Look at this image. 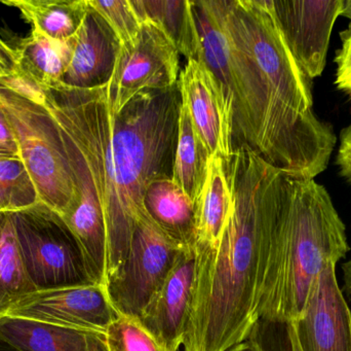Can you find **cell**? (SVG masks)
Returning a JSON list of instances; mask_svg holds the SVG:
<instances>
[{
	"mask_svg": "<svg viewBox=\"0 0 351 351\" xmlns=\"http://www.w3.org/2000/svg\"><path fill=\"white\" fill-rule=\"evenodd\" d=\"M181 104L178 84L139 93L117 115L109 82L45 89L75 185V205L62 220L86 257L107 249L106 284L125 263L148 187L173 177Z\"/></svg>",
	"mask_w": 351,
	"mask_h": 351,
	"instance_id": "obj_1",
	"label": "cell"
},
{
	"mask_svg": "<svg viewBox=\"0 0 351 351\" xmlns=\"http://www.w3.org/2000/svg\"><path fill=\"white\" fill-rule=\"evenodd\" d=\"M229 164L235 210L216 249L196 255L184 351H225L257 321L278 218L282 172L245 146Z\"/></svg>",
	"mask_w": 351,
	"mask_h": 351,
	"instance_id": "obj_2",
	"label": "cell"
},
{
	"mask_svg": "<svg viewBox=\"0 0 351 351\" xmlns=\"http://www.w3.org/2000/svg\"><path fill=\"white\" fill-rule=\"evenodd\" d=\"M257 65L265 99L261 158L286 174L315 179L335 148L333 128L313 109V80L293 57L271 0H221Z\"/></svg>",
	"mask_w": 351,
	"mask_h": 351,
	"instance_id": "obj_3",
	"label": "cell"
},
{
	"mask_svg": "<svg viewBox=\"0 0 351 351\" xmlns=\"http://www.w3.org/2000/svg\"><path fill=\"white\" fill-rule=\"evenodd\" d=\"M348 251L346 225L325 187L282 172L257 321L300 319L325 266L337 264Z\"/></svg>",
	"mask_w": 351,
	"mask_h": 351,
	"instance_id": "obj_4",
	"label": "cell"
},
{
	"mask_svg": "<svg viewBox=\"0 0 351 351\" xmlns=\"http://www.w3.org/2000/svg\"><path fill=\"white\" fill-rule=\"evenodd\" d=\"M0 107L39 200L63 218L75 205L76 192L59 126L47 107L2 86Z\"/></svg>",
	"mask_w": 351,
	"mask_h": 351,
	"instance_id": "obj_5",
	"label": "cell"
},
{
	"mask_svg": "<svg viewBox=\"0 0 351 351\" xmlns=\"http://www.w3.org/2000/svg\"><path fill=\"white\" fill-rule=\"evenodd\" d=\"M14 220L25 268L37 290L96 284L75 238L59 214L39 202L14 212Z\"/></svg>",
	"mask_w": 351,
	"mask_h": 351,
	"instance_id": "obj_6",
	"label": "cell"
},
{
	"mask_svg": "<svg viewBox=\"0 0 351 351\" xmlns=\"http://www.w3.org/2000/svg\"><path fill=\"white\" fill-rule=\"evenodd\" d=\"M183 249L160 230L147 212L138 220L125 263L106 284L109 300L121 317L139 319Z\"/></svg>",
	"mask_w": 351,
	"mask_h": 351,
	"instance_id": "obj_7",
	"label": "cell"
},
{
	"mask_svg": "<svg viewBox=\"0 0 351 351\" xmlns=\"http://www.w3.org/2000/svg\"><path fill=\"white\" fill-rule=\"evenodd\" d=\"M179 52L158 27L142 21L141 31L131 47H121L109 80L113 115H117L139 93L177 86Z\"/></svg>",
	"mask_w": 351,
	"mask_h": 351,
	"instance_id": "obj_8",
	"label": "cell"
},
{
	"mask_svg": "<svg viewBox=\"0 0 351 351\" xmlns=\"http://www.w3.org/2000/svg\"><path fill=\"white\" fill-rule=\"evenodd\" d=\"M5 317L106 334L119 317L100 284L37 290L19 301Z\"/></svg>",
	"mask_w": 351,
	"mask_h": 351,
	"instance_id": "obj_9",
	"label": "cell"
},
{
	"mask_svg": "<svg viewBox=\"0 0 351 351\" xmlns=\"http://www.w3.org/2000/svg\"><path fill=\"white\" fill-rule=\"evenodd\" d=\"M276 22L301 69L319 78L327 63L332 30L341 10V0H271Z\"/></svg>",
	"mask_w": 351,
	"mask_h": 351,
	"instance_id": "obj_10",
	"label": "cell"
},
{
	"mask_svg": "<svg viewBox=\"0 0 351 351\" xmlns=\"http://www.w3.org/2000/svg\"><path fill=\"white\" fill-rule=\"evenodd\" d=\"M178 88L182 104L210 156L229 164L234 156L233 115L218 80L199 60H188L180 72Z\"/></svg>",
	"mask_w": 351,
	"mask_h": 351,
	"instance_id": "obj_11",
	"label": "cell"
},
{
	"mask_svg": "<svg viewBox=\"0 0 351 351\" xmlns=\"http://www.w3.org/2000/svg\"><path fill=\"white\" fill-rule=\"evenodd\" d=\"M328 263L315 280L300 319L293 321L300 351H351V313Z\"/></svg>",
	"mask_w": 351,
	"mask_h": 351,
	"instance_id": "obj_12",
	"label": "cell"
},
{
	"mask_svg": "<svg viewBox=\"0 0 351 351\" xmlns=\"http://www.w3.org/2000/svg\"><path fill=\"white\" fill-rule=\"evenodd\" d=\"M195 267V249H183L166 282L137 319L148 333L171 351H178L183 346Z\"/></svg>",
	"mask_w": 351,
	"mask_h": 351,
	"instance_id": "obj_13",
	"label": "cell"
},
{
	"mask_svg": "<svg viewBox=\"0 0 351 351\" xmlns=\"http://www.w3.org/2000/svg\"><path fill=\"white\" fill-rule=\"evenodd\" d=\"M71 41V59L62 84L78 89L106 84L114 71L121 43L104 19L90 5Z\"/></svg>",
	"mask_w": 351,
	"mask_h": 351,
	"instance_id": "obj_14",
	"label": "cell"
},
{
	"mask_svg": "<svg viewBox=\"0 0 351 351\" xmlns=\"http://www.w3.org/2000/svg\"><path fill=\"white\" fill-rule=\"evenodd\" d=\"M196 255L214 251L235 210L234 192L226 162L218 156L208 161L202 194L196 203Z\"/></svg>",
	"mask_w": 351,
	"mask_h": 351,
	"instance_id": "obj_15",
	"label": "cell"
},
{
	"mask_svg": "<svg viewBox=\"0 0 351 351\" xmlns=\"http://www.w3.org/2000/svg\"><path fill=\"white\" fill-rule=\"evenodd\" d=\"M0 342L16 351H108L106 334L26 319H0Z\"/></svg>",
	"mask_w": 351,
	"mask_h": 351,
	"instance_id": "obj_16",
	"label": "cell"
},
{
	"mask_svg": "<svg viewBox=\"0 0 351 351\" xmlns=\"http://www.w3.org/2000/svg\"><path fill=\"white\" fill-rule=\"evenodd\" d=\"M144 206L152 222L182 249H194L196 207L172 179H158L148 187Z\"/></svg>",
	"mask_w": 351,
	"mask_h": 351,
	"instance_id": "obj_17",
	"label": "cell"
},
{
	"mask_svg": "<svg viewBox=\"0 0 351 351\" xmlns=\"http://www.w3.org/2000/svg\"><path fill=\"white\" fill-rule=\"evenodd\" d=\"M140 20L149 21L164 32L179 54L199 60L202 45L189 0H131Z\"/></svg>",
	"mask_w": 351,
	"mask_h": 351,
	"instance_id": "obj_18",
	"label": "cell"
},
{
	"mask_svg": "<svg viewBox=\"0 0 351 351\" xmlns=\"http://www.w3.org/2000/svg\"><path fill=\"white\" fill-rule=\"evenodd\" d=\"M16 49L19 68L47 89L62 82L71 59L72 41H57L32 29Z\"/></svg>",
	"mask_w": 351,
	"mask_h": 351,
	"instance_id": "obj_19",
	"label": "cell"
},
{
	"mask_svg": "<svg viewBox=\"0 0 351 351\" xmlns=\"http://www.w3.org/2000/svg\"><path fill=\"white\" fill-rule=\"evenodd\" d=\"M210 158L187 109L181 104L172 179L195 206L206 181Z\"/></svg>",
	"mask_w": 351,
	"mask_h": 351,
	"instance_id": "obj_20",
	"label": "cell"
},
{
	"mask_svg": "<svg viewBox=\"0 0 351 351\" xmlns=\"http://www.w3.org/2000/svg\"><path fill=\"white\" fill-rule=\"evenodd\" d=\"M2 3L18 8L32 29L57 41L71 38L88 10V0H12Z\"/></svg>",
	"mask_w": 351,
	"mask_h": 351,
	"instance_id": "obj_21",
	"label": "cell"
},
{
	"mask_svg": "<svg viewBox=\"0 0 351 351\" xmlns=\"http://www.w3.org/2000/svg\"><path fill=\"white\" fill-rule=\"evenodd\" d=\"M37 291L27 273L14 229V212H0V319Z\"/></svg>",
	"mask_w": 351,
	"mask_h": 351,
	"instance_id": "obj_22",
	"label": "cell"
},
{
	"mask_svg": "<svg viewBox=\"0 0 351 351\" xmlns=\"http://www.w3.org/2000/svg\"><path fill=\"white\" fill-rule=\"evenodd\" d=\"M36 187L20 157L0 158V212H18L39 203Z\"/></svg>",
	"mask_w": 351,
	"mask_h": 351,
	"instance_id": "obj_23",
	"label": "cell"
},
{
	"mask_svg": "<svg viewBox=\"0 0 351 351\" xmlns=\"http://www.w3.org/2000/svg\"><path fill=\"white\" fill-rule=\"evenodd\" d=\"M117 35L121 47H131L139 37L142 22L131 0H88Z\"/></svg>",
	"mask_w": 351,
	"mask_h": 351,
	"instance_id": "obj_24",
	"label": "cell"
},
{
	"mask_svg": "<svg viewBox=\"0 0 351 351\" xmlns=\"http://www.w3.org/2000/svg\"><path fill=\"white\" fill-rule=\"evenodd\" d=\"M108 351H171L148 333L137 319L121 317L106 332Z\"/></svg>",
	"mask_w": 351,
	"mask_h": 351,
	"instance_id": "obj_25",
	"label": "cell"
},
{
	"mask_svg": "<svg viewBox=\"0 0 351 351\" xmlns=\"http://www.w3.org/2000/svg\"><path fill=\"white\" fill-rule=\"evenodd\" d=\"M247 339L259 351H300L294 326L291 321L259 319Z\"/></svg>",
	"mask_w": 351,
	"mask_h": 351,
	"instance_id": "obj_26",
	"label": "cell"
},
{
	"mask_svg": "<svg viewBox=\"0 0 351 351\" xmlns=\"http://www.w3.org/2000/svg\"><path fill=\"white\" fill-rule=\"evenodd\" d=\"M0 86L8 89L35 104L45 105V89L19 68L5 78H0Z\"/></svg>",
	"mask_w": 351,
	"mask_h": 351,
	"instance_id": "obj_27",
	"label": "cell"
},
{
	"mask_svg": "<svg viewBox=\"0 0 351 351\" xmlns=\"http://www.w3.org/2000/svg\"><path fill=\"white\" fill-rule=\"evenodd\" d=\"M341 47L335 56V84L337 88L346 93L351 100V22L346 30L340 33Z\"/></svg>",
	"mask_w": 351,
	"mask_h": 351,
	"instance_id": "obj_28",
	"label": "cell"
},
{
	"mask_svg": "<svg viewBox=\"0 0 351 351\" xmlns=\"http://www.w3.org/2000/svg\"><path fill=\"white\" fill-rule=\"evenodd\" d=\"M340 174L351 183V124L340 133V146L336 159Z\"/></svg>",
	"mask_w": 351,
	"mask_h": 351,
	"instance_id": "obj_29",
	"label": "cell"
},
{
	"mask_svg": "<svg viewBox=\"0 0 351 351\" xmlns=\"http://www.w3.org/2000/svg\"><path fill=\"white\" fill-rule=\"evenodd\" d=\"M19 56L16 49L0 38V78L10 76L18 69Z\"/></svg>",
	"mask_w": 351,
	"mask_h": 351,
	"instance_id": "obj_30",
	"label": "cell"
},
{
	"mask_svg": "<svg viewBox=\"0 0 351 351\" xmlns=\"http://www.w3.org/2000/svg\"><path fill=\"white\" fill-rule=\"evenodd\" d=\"M0 146L19 156L18 146H16L14 133L12 128L8 125V120L1 107H0Z\"/></svg>",
	"mask_w": 351,
	"mask_h": 351,
	"instance_id": "obj_31",
	"label": "cell"
},
{
	"mask_svg": "<svg viewBox=\"0 0 351 351\" xmlns=\"http://www.w3.org/2000/svg\"><path fill=\"white\" fill-rule=\"evenodd\" d=\"M344 291L351 298V260L343 265Z\"/></svg>",
	"mask_w": 351,
	"mask_h": 351,
	"instance_id": "obj_32",
	"label": "cell"
},
{
	"mask_svg": "<svg viewBox=\"0 0 351 351\" xmlns=\"http://www.w3.org/2000/svg\"><path fill=\"white\" fill-rule=\"evenodd\" d=\"M225 351H259V350H258L257 346L253 342L247 339L245 341L241 342V343L235 344L232 348H228V350Z\"/></svg>",
	"mask_w": 351,
	"mask_h": 351,
	"instance_id": "obj_33",
	"label": "cell"
},
{
	"mask_svg": "<svg viewBox=\"0 0 351 351\" xmlns=\"http://www.w3.org/2000/svg\"><path fill=\"white\" fill-rule=\"evenodd\" d=\"M340 16L350 19L351 22V0H341Z\"/></svg>",
	"mask_w": 351,
	"mask_h": 351,
	"instance_id": "obj_34",
	"label": "cell"
},
{
	"mask_svg": "<svg viewBox=\"0 0 351 351\" xmlns=\"http://www.w3.org/2000/svg\"><path fill=\"white\" fill-rule=\"evenodd\" d=\"M16 156H18V155L12 154V152H10V150H5V148H1V146H0V158H10V157Z\"/></svg>",
	"mask_w": 351,
	"mask_h": 351,
	"instance_id": "obj_35",
	"label": "cell"
}]
</instances>
